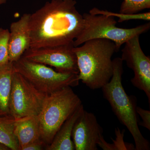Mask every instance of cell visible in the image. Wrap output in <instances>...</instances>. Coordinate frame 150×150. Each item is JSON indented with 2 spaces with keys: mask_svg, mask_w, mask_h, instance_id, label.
I'll return each mask as SVG.
<instances>
[{
  "mask_svg": "<svg viewBox=\"0 0 150 150\" xmlns=\"http://www.w3.org/2000/svg\"><path fill=\"white\" fill-rule=\"evenodd\" d=\"M76 0H51L30 14V48L74 43L83 26Z\"/></svg>",
  "mask_w": 150,
  "mask_h": 150,
  "instance_id": "1",
  "label": "cell"
},
{
  "mask_svg": "<svg viewBox=\"0 0 150 150\" xmlns=\"http://www.w3.org/2000/svg\"><path fill=\"white\" fill-rule=\"evenodd\" d=\"M74 47L79 69V79L92 90L101 88L113 74L112 57L116 51L114 42L106 39L87 40Z\"/></svg>",
  "mask_w": 150,
  "mask_h": 150,
  "instance_id": "2",
  "label": "cell"
},
{
  "mask_svg": "<svg viewBox=\"0 0 150 150\" xmlns=\"http://www.w3.org/2000/svg\"><path fill=\"white\" fill-rule=\"evenodd\" d=\"M113 74L110 81L102 88L103 96L110 103L118 120L126 126L133 137L136 150H149L150 144L143 136L139 125L137 99L126 93L122 84L123 61L120 57L112 60Z\"/></svg>",
  "mask_w": 150,
  "mask_h": 150,
  "instance_id": "3",
  "label": "cell"
},
{
  "mask_svg": "<svg viewBox=\"0 0 150 150\" xmlns=\"http://www.w3.org/2000/svg\"><path fill=\"white\" fill-rule=\"evenodd\" d=\"M82 104L71 87L47 95L39 115L40 137L50 144L57 132L70 115Z\"/></svg>",
  "mask_w": 150,
  "mask_h": 150,
  "instance_id": "4",
  "label": "cell"
},
{
  "mask_svg": "<svg viewBox=\"0 0 150 150\" xmlns=\"http://www.w3.org/2000/svg\"><path fill=\"white\" fill-rule=\"evenodd\" d=\"M83 26L79 35L74 40L75 47L81 46L87 40L106 39L114 42L116 51L135 35H140L149 31L150 22L131 28L116 26L117 22L112 16L84 13L82 15Z\"/></svg>",
  "mask_w": 150,
  "mask_h": 150,
  "instance_id": "5",
  "label": "cell"
},
{
  "mask_svg": "<svg viewBox=\"0 0 150 150\" xmlns=\"http://www.w3.org/2000/svg\"><path fill=\"white\" fill-rule=\"evenodd\" d=\"M13 64L14 71L46 95L67 87L76 86L79 83V74L60 72L22 56Z\"/></svg>",
  "mask_w": 150,
  "mask_h": 150,
  "instance_id": "6",
  "label": "cell"
},
{
  "mask_svg": "<svg viewBox=\"0 0 150 150\" xmlns=\"http://www.w3.org/2000/svg\"><path fill=\"white\" fill-rule=\"evenodd\" d=\"M46 96L21 74L14 72L9 104V115L16 120L38 115Z\"/></svg>",
  "mask_w": 150,
  "mask_h": 150,
  "instance_id": "7",
  "label": "cell"
},
{
  "mask_svg": "<svg viewBox=\"0 0 150 150\" xmlns=\"http://www.w3.org/2000/svg\"><path fill=\"white\" fill-rule=\"evenodd\" d=\"M74 43L60 46L29 48L23 57L30 61L49 65L60 72L79 74Z\"/></svg>",
  "mask_w": 150,
  "mask_h": 150,
  "instance_id": "8",
  "label": "cell"
},
{
  "mask_svg": "<svg viewBox=\"0 0 150 150\" xmlns=\"http://www.w3.org/2000/svg\"><path fill=\"white\" fill-rule=\"evenodd\" d=\"M140 35L132 37L124 43L121 59L127 67L133 70L134 77L131 83L143 91L147 97L150 104V58L143 52L140 45Z\"/></svg>",
  "mask_w": 150,
  "mask_h": 150,
  "instance_id": "9",
  "label": "cell"
},
{
  "mask_svg": "<svg viewBox=\"0 0 150 150\" xmlns=\"http://www.w3.org/2000/svg\"><path fill=\"white\" fill-rule=\"evenodd\" d=\"M103 130L93 113L84 109L75 123L72 139L76 150H98Z\"/></svg>",
  "mask_w": 150,
  "mask_h": 150,
  "instance_id": "10",
  "label": "cell"
},
{
  "mask_svg": "<svg viewBox=\"0 0 150 150\" xmlns=\"http://www.w3.org/2000/svg\"><path fill=\"white\" fill-rule=\"evenodd\" d=\"M30 14L25 13L18 21L11 25L8 43L9 60L13 63L18 60L30 48Z\"/></svg>",
  "mask_w": 150,
  "mask_h": 150,
  "instance_id": "11",
  "label": "cell"
},
{
  "mask_svg": "<svg viewBox=\"0 0 150 150\" xmlns=\"http://www.w3.org/2000/svg\"><path fill=\"white\" fill-rule=\"evenodd\" d=\"M84 109L81 105L64 122L56 133L50 144L46 146L47 150H74V145L72 134L75 123Z\"/></svg>",
  "mask_w": 150,
  "mask_h": 150,
  "instance_id": "12",
  "label": "cell"
},
{
  "mask_svg": "<svg viewBox=\"0 0 150 150\" xmlns=\"http://www.w3.org/2000/svg\"><path fill=\"white\" fill-rule=\"evenodd\" d=\"M14 132L18 140L20 150L30 144L41 139L38 115L16 120Z\"/></svg>",
  "mask_w": 150,
  "mask_h": 150,
  "instance_id": "13",
  "label": "cell"
},
{
  "mask_svg": "<svg viewBox=\"0 0 150 150\" xmlns=\"http://www.w3.org/2000/svg\"><path fill=\"white\" fill-rule=\"evenodd\" d=\"M14 72L13 63L0 67V115H9V104Z\"/></svg>",
  "mask_w": 150,
  "mask_h": 150,
  "instance_id": "14",
  "label": "cell"
},
{
  "mask_svg": "<svg viewBox=\"0 0 150 150\" xmlns=\"http://www.w3.org/2000/svg\"><path fill=\"white\" fill-rule=\"evenodd\" d=\"M16 120L11 115H0V143L11 150H20L15 134Z\"/></svg>",
  "mask_w": 150,
  "mask_h": 150,
  "instance_id": "15",
  "label": "cell"
},
{
  "mask_svg": "<svg viewBox=\"0 0 150 150\" xmlns=\"http://www.w3.org/2000/svg\"><path fill=\"white\" fill-rule=\"evenodd\" d=\"M89 13L94 15H103L113 17H117L119 18L118 22H123V21H127L131 20H142L150 21V12L143 13H137L129 14L121 13H116L112 12L107 10H100L97 8L94 7L91 9L89 12Z\"/></svg>",
  "mask_w": 150,
  "mask_h": 150,
  "instance_id": "16",
  "label": "cell"
},
{
  "mask_svg": "<svg viewBox=\"0 0 150 150\" xmlns=\"http://www.w3.org/2000/svg\"><path fill=\"white\" fill-rule=\"evenodd\" d=\"M150 8V0H123L120 13L132 14Z\"/></svg>",
  "mask_w": 150,
  "mask_h": 150,
  "instance_id": "17",
  "label": "cell"
},
{
  "mask_svg": "<svg viewBox=\"0 0 150 150\" xmlns=\"http://www.w3.org/2000/svg\"><path fill=\"white\" fill-rule=\"evenodd\" d=\"M10 32L8 29L0 28V67L9 63L8 43Z\"/></svg>",
  "mask_w": 150,
  "mask_h": 150,
  "instance_id": "18",
  "label": "cell"
},
{
  "mask_svg": "<svg viewBox=\"0 0 150 150\" xmlns=\"http://www.w3.org/2000/svg\"><path fill=\"white\" fill-rule=\"evenodd\" d=\"M124 131L121 132L119 128L115 130V134L117 136L116 140H113L114 144H110L105 142L104 139H102L100 142L98 146L104 150H129L127 146L131 145H126L123 140Z\"/></svg>",
  "mask_w": 150,
  "mask_h": 150,
  "instance_id": "19",
  "label": "cell"
},
{
  "mask_svg": "<svg viewBox=\"0 0 150 150\" xmlns=\"http://www.w3.org/2000/svg\"><path fill=\"white\" fill-rule=\"evenodd\" d=\"M137 112L141 117L142 122L139 123L140 126H143L146 129L150 130V111L143 109L139 106H137Z\"/></svg>",
  "mask_w": 150,
  "mask_h": 150,
  "instance_id": "20",
  "label": "cell"
},
{
  "mask_svg": "<svg viewBox=\"0 0 150 150\" xmlns=\"http://www.w3.org/2000/svg\"><path fill=\"white\" fill-rule=\"evenodd\" d=\"M47 145L43 140H38L30 144L23 148L21 150H42L46 149Z\"/></svg>",
  "mask_w": 150,
  "mask_h": 150,
  "instance_id": "21",
  "label": "cell"
},
{
  "mask_svg": "<svg viewBox=\"0 0 150 150\" xmlns=\"http://www.w3.org/2000/svg\"><path fill=\"white\" fill-rule=\"evenodd\" d=\"M10 150L7 147L4 145L0 143V150Z\"/></svg>",
  "mask_w": 150,
  "mask_h": 150,
  "instance_id": "22",
  "label": "cell"
},
{
  "mask_svg": "<svg viewBox=\"0 0 150 150\" xmlns=\"http://www.w3.org/2000/svg\"><path fill=\"white\" fill-rule=\"evenodd\" d=\"M7 0H0V5L6 3Z\"/></svg>",
  "mask_w": 150,
  "mask_h": 150,
  "instance_id": "23",
  "label": "cell"
}]
</instances>
